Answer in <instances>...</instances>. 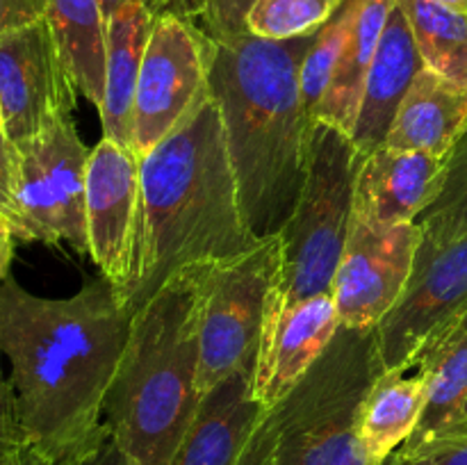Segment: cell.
<instances>
[{
  "label": "cell",
  "instance_id": "cell-34",
  "mask_svg": "<svg viewBox=\"0 0 467 465\" xmlns=\"http://www.w3.org/2000/svg\"><path fill=\"white\" fill-rule=\"evenodd\" d=\"M99 3L105 18H109L117 9L126 7V5H144V7L150 9L155 16H162V14L167 12L181 14L182 16V3H185V0H99Z\"/></svg>",
  "mask_w": 467,
  "mask_h": 465
},
{
  "label": "cell",
  "instance_id": "cell-41",
  "mask_svg": "<svg viewBox=\"0 0 467 465\" xmlns=\"http://www.w3.org/2000/svg\"><path fill=\"white\" fill-rule=\"evenodd\" d=\"M450 433H465L467 436V404H465V410H463V418H461V422L456 424L454 429H451ZM442 436H447V433H442ZM438 438V436H436ZM424 442V440H422Z\"/></svg>",
  "mask_w": 467,
  "mask_h": 465
},
{
  "label": "cell",
  "instance_id": "cell-42",
  "mask_svg": "<svg viewBox=\"0 0 467 465\" xmlns=\"http://www.w3.org/2000/svg\"><path fill=\"white\" fill-rule=\"evenodd\" d=\"M0 130H3V114H0Z\"/></svg>",
  "mask_w": 467,
  "mask_h": 465
},
{
  "label": "cell",
  "instance_id": "cell-37",
  "mask_svg": "<svg viewBox=\"0 0 467 465\" xmlns=\"http://www.w3.org/2000/svg\"><path fill=\"white\" fill-rule=\"evenodd\" d=\"M240 465H274V463H272V459H269L267 454H263V451L251 450V447H244V451H242Z\"/></svg>",
  "mask_w": 467,
  "mask_h": 465
},
{
  "label": "cell",
  "instance_id": "cell-13",
  "mask_svg": "<svg viewBox=\"0 0 467 465\" xmlns=\"http://www.w3.org/2000/svg\"><path fill=\"white\" fill-rule=\"evenodd\" d=\"M85 214L89 258L123 301L132 274L140 214V158L130 146L103 137L91 149Z\"/></svg>",
  "mask_w": 467,
  "mask_h": 465
},
{
  "label": "cell",
  "instance_id": "cell-10",
  "mask_svg": "<svg viewBox=\"0 0 467 465\" xmlns=\"http://www.w3.org/2000/svg\"><path fill=\"white\" fill-rule=\"evenodd\" d=\"M210 39L181 14L155 18L132 103L137 158L155 149L208 96Z\"/></svg>",
  "mask_w": 467,
  "mask_h": 465
},
{
  "label": "cell",
  "instance_id": "cell-5",
  "mask_svg": "<svg viewBox=\"0 0 467 465\" xmlns=\"http://www.w3.org/2000/svg\"><path fill=\"white\" fill-rule=\"evenodd\" d=\"M381 372L377 328L340 326L306 377L265 410L246 447L274 465H369L356 424Z\"/></svg>",
  "mask_w": 467,
  "mask_h": 465
},
{
  "label": "cell",
  "instance_id": "cell-2",
  "mask_svg": "<svg viewBox=\"0 0 467 465\" xmlns=\"http://www.w3.org/2000/svg\"><path fill=\"white\" fill-rule=\"evenodd\" d=\"M315 35L210 39V96L222 114L242 214L258 242L283 231L308 173L315 121L301 94V64Z\"/></svg>",
  "mask_w": 467,
  "mask_h": 465
},
{
  "label": "cell",
  "instance_id": "cell-21",
  "mask_svg": "<svg viewBox=\"0 0 467 465\" xmlns=\"http://www.w3.org/2000/svg\"><path fill=\"white\" fill-rule=\"evenodd\" d=\"M392 7L395 0H356L349 36L333 71L331 85L315 112V121H324L351 135L363 100L365 80Z\"/></svg>",
  "mask_w": 467,
  "mask_h": 465
},
{
  "label": "cell",
  "instance_id": "cell-38",
  "mask_svg": "<svg viewBox=\"0 0 467 465\" xmlns=\"http://www.w3.org/2000/svg\"><path fill=\"white\" fill-rule=\"evenodd\" d=\"M465 333H467V313L463 315V319H461V322H459V324H456V326H454V328H451V331H450V336H447V337H445V340H441V342H438V345H436V346L445 345V342L454 340V337H459V336H465ZM436 346H431V349H429V351H433V349H436ZM429 351H427V354H429ZM427 354H424V356H427Z\"/></svg>",
  "mask_w": 467,
  "mask_h": 465
},
{
  "label": "cell",
  "instance_id": "cell-20",
  "mask_svg": "<svg viewBox=\"0 0 467 465\" xmlns=\"http://www.w3.org/2000/svg\"><path fill=\"white\" fill-rule=\"evenodd\" d=\"M427 377L381 372L358 410V442L369 465H383L410 440L427 404Z\"/></svg>",
  "mask_w": 467,
  "mask_h": 465
},
{
  "label": "cell",
  "instance_id": "cell-22",
  "mask_svg": "<svg viewBox=\"0 0 467 465\" xmlns=\"http://www.w3.org/2000/svg\"><path fill=\"white\" fill-rule=\"evenodd\" d=\"M53 30L78 94L100 108L105 94V32L108 18L99 0H46Z\"/></svg>",
  "mask_w": 467,
  "mask_h": 465
},
{
  "label": "cell",
  "instance_id": "cell-16",
  "mask_svg": "<svg viewBox=\"0 0 467 465\" xmlns=\"http://www.w3.org/2000/svg\"><path fill=\"white\" fill-rule=\"evenodd\" d=\"M422 68V55L415 44L413 32L401 7L395 3L374 53L358 119L349 135L363 158L386 146V137L400 112V105L404 103L410 85Z\"/></svg>",
  "mask_w": 467,
  "mask_h": 465
},
{
  "label": "cell",
  "instance_id": "cell-17",
  "mask_svg": "<svg viewBox=\"0 0 467 465\" xmlns=\"http://www.w3.org/2000/svg\"><path fill=\"white\" fill-rule=\"evenodd\" d=\"M265 408L251 392V377L233 374L205 392L171 465H240Z\"/></svg>",
  "mask_w": 467,
  "mask_h": 465
},
{
  "label": "cell",
  "instance_id": "cell-11",
  "mask_svg": "<svg viewBox=\"0 0 467 465\" xmlns=\"http://www.w3.org/2000/svg\"><path fill=\"white\" fill-rule=\"evenodd\" d=\"M76 94L46 18L0 36V114L5 135L14 144L73 117Z\"/></svg>",
  "mask_w": 467,
  "mask_h": 465
},
{
  "label": "cell",
  "instance_id": "cell-32",
  "mask_svg": "<svg viewBox=\"0 0 467 465\" xmlns=\"http://www.w3.org/2000/svg\"><path fill=\"white\" fill-rule=\"evenodd\" d=\"M0 465H55V459L18 429H0Z\"/></svg>",
  "mask_w": 467,
  "mask_h": 465
},
{
  "label": "cell",
  "instance_id": "cell-12",
  "mask_svg": "<svg viewBox=\"0 0 467 465\" xmlns=\"http://www.w3.org/2000/svg\"><path fill=\"white\" fill-rule=\"evenodd\" d=\"M420 240L418 222L381 226L354 214L331 292L342 326L374 328L390 313L413 272Z\"/></svg>",
  "mask_w": 467,
  "mask_h": 465
},
{
  "label": "cell",
  "instance_id": "cell-1",
  "mask_svg": "<svg viewBox=\"0 0 467 465\" xmlns=\"http://www.w3.org/2000/svg\"><path fill=\"white\" fill-rule=\"evenodd\" d=\"M132 313L103 276L67 299L0 281V354L21 431L55 460L103 422Z\"/></svg>",
  "mask_w": 467,
  "mask_h": 465
},
{
  "label": "cell",
  "instance_id": "cell-6",
  "mask_svg": "<svg viewBox=\"0 0 467 465\" xmlns=\"http://www.w3.org/2000/svg\"><path fill=\"white\" fill-rule=\"evenodd\" d=\"M363 155L340 128L315 121L306 182L278 232L281 269L272 296L292 304L331 294L354 219V191Z\"/></svg>",
  "mask_w": 467,
  "mask_h": 465
},
{
  "label": "cell",
  "instance_id": "cell-8",
  "mask_svg": "<svg viewBox=\"0 0 467 465\" xmlns=\"http://www.w3.org/2000/svg\"><path fill=\"white\" fill-rule=\"evenodd\" d=\"M467 313V228L424 232L413 272L390 313L377 324L383 372H409Z\"/></svg>",
  "mask_w": 467,
  "mask_h": 465
},
{
  "label": "cell",
  "instance_id": "cell-23",
  "mask_svg": "<svg viewBox=\"0 0 467 465\" xmlns=\"http://www.w3.org/2000/svg\"><path fill=\"white\" fill-rule=\"evenodd\" d=\"M420 372L427 377V404L418 429L410 436L413 442L450 433L463 418L467 404V333L436 346L422 356Z\"/></svg>",
  "mask_w": 467,
  "mask_h": 465
},
{
  "label": "cell",
  "instance_id": "cell-40",
  "mask_svg": "<svg viewBox=\"0 0 467 465\" xmlns=\"http://www.w3.org/2000/svg\"><path fill=\"white\" fill-rule=\"evenodd\" d=\"M436 3L447 5V7L456 9V12H463V14H467V0H436Z\"/></svg>",
  "mask_w": 467,
  "mask_h": 465
},
{
  "label": "cell",
  "instance_id": "cell-35",
  "mask_svg": "<svg viewBox=\"0 0 467 465\" xmlns=\"http://www.w3.org/2000/svg\"><path fill=\"white\" fill-rule=\"evenodd\" d=\"M0 429H18L21 431L16 418V397H14L9 377L3 374V367H0Z\"/></svg>",
  "mask_w": 467,
  "mask_h": 465
},
{
  "label": "cell",
  "instance_id": "cell-36",
  "mask_svg": "<svg viewBox=\"0 0 467 465\" xmlns=\"http://www.w3.org/2000/svg\"><path fill=\"white\" fill-rule=\"evenodd\" d=\"M14 237L12 226H9L7 219L0 214V281L9 276V269H12V260H14Z\"/></svg>",
  "mask_w": 467,
  "mask_h": 465
},
{
  "label": "cell",
  "instance_id": "cell-30",
  "mask_svg": "<svg viewBox=\"0 0 467 465\" xmlns=\"http://www.w3.org/2000/svg\"><path fill=\"white\" fill-rule=\"evenodd\" d=\"M55 465H132L105 422H100L80 445L59 456Z\"/></svg>",
  "mask_w": 467,
  "mask_h": 465
},
{
  "label": "cell",
  "instance_id": "cell-27",
  "mask_svg": "<svg viewBox=\"0 0 467 465\" xmlns=\"http://www.w3.org/2000/svg\"><path fill=\"white\" fill-rule=\"evenodd\" d=\"M418 223L424 232H451L467 228V130L447 155L441 191Z\"/></svg>",
  "mask_w": 467,
  "mask_h": 465
},
{
  "label": "cell",
  "instance_id": "cell-9",
  "mask_svg": "<svg viewBox=\"0 0 467 465\" xmlns=\"http://www.w3.org/2000/svg\"><path fill=\"white\" fill-rule=\"evenodd\" d=\"M18 149V222L14 237L21 242L68 244L89 255L87 240V164L91 150L82 144L73 117Z\"/></svg>",
  "mask_w": 467,
  "mask_h": 465
},
{
  "label": "cell",
  "instance_id": "cell-18",
  "mask_svg": "<svg viewBox=\"0 0 467 465\" xmlns=\"http://www.w3.org/2000/svg\"><path fill=\"white\" fill-rule=\"evenodd\" d=\"M467 130V87L424 67L400 105L388 149L422 150L447 158Z\"/></svg>",
  "mask_w": 467,
  "mask_h": 465
},
{
  "label": "cell",
  "instance_id": "cell-33",
  "mask_svg": "<svg viewBox=\"0 0 467 465\" xmlns=\"http://www.w3.org/2000/svg\"><path fill=\"white\" fill-rule=\"evenodd\" d=\"M46 18V0H0V36Z\"/></svg>",
  "mask_w": 467,
  "mask_h": 465
},
{
  "label": "cell",
  "instance_id": "cell-24",
  "mask_svg": "<svg viewBox=\"0 0 467 465\" xmlns=\"http://www.w3.org/2000/svg\"><path fill=\"white\" fill-rule=\"evenodd\" d=\"M409 21L424 67L467 87V14L436 0H395Z\"/></svg>",
  "mask_w": 467,
  "mask_h": 465
},
{
  "label": "cell",
  "instance_id": "cell-25",
  "mask_svg": "<svg viewBox=\"0 0 467 465\" xmlns=\"http://www.w3.org/2000/svg\"><path fill=\"white\" fill-rule=\"evenodd\" d=\"M347 0H255L246 32L263 39H296L322 30Z\"/></svg>",
  "mask_w": 467,
  "mask_h": 465
},
{
  "label": "cell",
  "instance_id": "cell-3",
  "mask_svg": "<svg viewBox=\"0 0 467 465\" xmlns=\"http://www.w3.org/2000/svg\"><path fill=\"white\" fill-rule=\"evenodd\" d=\"M255 244L240 208L222 114L208 91L140 160L135 255L123 305L135 313L173 274L237 258Z\"/></svg>",
  "mask_w": 467,
  "mask_h": 465
},
{
  "label": "cell",
  "instance_id": "cell-19",
  "mask_svg": "<svg viewBox=\"0 0 467 465\" xmlns=\"http://www.w3.org/2000/svg\"><path fill=\"white\" fill-rule=\"evenodd\" d=\"M155 14L144 5H126L108 18L105 32V94L99 108L103 137L130 146L132 103L141 59L149 46Z\"/></svg>",
  "mask_w": 467,
  "mask_h": 465
},
{
  "label": "cell",
  "instance_id": "cell-26",
  "mask_svg": "<svg viewBox=\"0 0 467 465\" xmlns=\"http://www.w3.org/2000/svg\"><path fill=\"white\" fill-rule=\"evenodd\" d=\"M354 14L356 0H347L340 12L315 35L304 64H301V94H304V103L313 121L315 112H317L319 103H322L324 94L331 85L333 71H336L337 59H340L345 41L349 36L351 23H354Z\"/></svg>",
  "mask_w": 467,
  "mask_h": 465
},
{
  "label": "cell",
  "instance_id": "cell-29",
  "mask_svg": "<svg viewBox=\"0 0 467 465\" xmlns=\"http://www.w3.org/2000/svg\"><path fill=\"white\" fill-rule=\"evenodd\" d=\"M383 465H467V436L447 433L424 442H406Z\"/></svg>",
  "mask_w": 467,
  "mask_h": 465
},
{
  "label": "cell",
  "instance_id": "cell-28",
  "mask_svg": "<svg viewBox=\"0 0 467 465\" xmlns=\"http://www.w3.org/2000/svg\"><path fill=\"white\" fill-rule=\"evenodd\" d=\"M255 0H201L194 23L208 39L228 41L246 35V14Z\"/></svg>",
  "mask_w": 467,
  "mask_h": 465
},
{
  "label": "cell",
  "instance_id": "cell-14",
  "mask_svg": "<svg viewBox=\"0 0 467 465\" xmlns=\"http://www.w3.org/2000/svg\"><path fill=\"white\" fill-rule=\"evenodd\" d=\"M340 326L333 294H315L285 304L269 292L251 374L255 401L265 410L276 406L317 363Z\"/></svg>",
  "mask_w": 467,
  "mask_h": 465
},
{
  "label": "cell",
  "instance_id": "cell-7",
  "mask_svg": "<svg viewBox=\"0 0 467 465\" xmlns=\"http://www.w3.org/2000/svg\"><path fill=\"white\" fill-rule=\"evenodd\" d=\"M281 253V235H274L237 258L203 267L199 305L201 397L233 374H254Z\"/></svg>",
  "mask_w": 467,
  "mask_h": 465
},
{
  "label": "cell",
  "instance_id": "cell-31",
  "mask_svg": "<svg viewBox=\"0 0 467 465\" xmlns=\"http://www.w3.org/2000/svg\"><path fill=\"white\" fill-rule=\"evenodd\" d=\"M0 214L16 226L18 222V149L0 130Z\"/></svg>",
  "mask_w": 467,
  "mask_h": 465
},
{
  "label": "cell",
  "instance_id": "cell-39",
  "mask_svg": "<svg viewBox=\"0 0 467 465\" xmlns=\"http://www.w3.org/2000/svg\"><path fill=\"white\" fill-rule=\"evenodd\" d=\"M199 3L201 0H185V3H182V16L185 18H194V14H196V9H199Z\"/></svg>",
  "mask_w": 467,
  "mask_h": 465
},
{
  "label": "cell",
  "instance_id": "cell-4",
  "mask_svg": "<svg viewBox=\"0 0 467 465\" xmlns=\"http://www.w3.org/2000/svg\"><path fill=\"white\" fill-rule=\"evenodd\" d=\"M205 264L173 274L132 313L103 408L132 465H171L201 404L199 305Z\"/></svg>",
  "mask_w": 467,
  "mask_h": 465
},
{
  "label": "cell",
  "instance_id": "cell-15",
  "mask_svg": "<svg viewBox=\"0 0 467 465\" xmlns=\"http://www.w3.org/2000/svg\"><path fill=\"white\" fill-rule=\"evenodd\" d=\"M445 164L441 155L381 146L360 162L354 214L381 226L418 222L441 191Z\"/></svg>",
  "mask_w": 467,
  "mask_h": 465
}]
</instances>
